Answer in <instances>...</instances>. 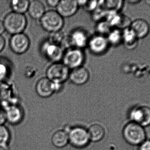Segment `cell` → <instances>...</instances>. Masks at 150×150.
<instances>
[{
	"label": "cell",
	"instance_id": "obj_28",
	"mask_svg": "<svg viewBox=\"0 0 150 150\" xmlns=\"http://www.w3.org/2000/svg\"><path fill=\"white\" fill-rule=\"evenodd\" d=\"M59 0H47L46 1L47 4L51 8H57L59 4Z\"/></svg>",
	"mask_w": 150,
	"mask_h": 150
},
{
	"label": "cell",
	"instance_id": "obj_29",
	"mask_svg": "<svg viewBox=\"0 0 150 150\" xmlns=\"http://www.w3.org/2000/svg\"><path fill=\"white\" fill-rule=\"evenodd\" d=\"M7 120L5 112L0 110V126L3 125V123Z\"/></svg>",
	"mask_w": 150,
	"mask_h": 150
},
{
	"label": "cell",
	"instance_id": "obj_7",
	"mask_svg": "<svg viewBox=\"0 0 150 150\" xmlns=\"http://www.w3.org/2000/svg\"><path fill=\"white\" fill-rule=\"evenodd\" d=\"M68 135L69 143L78 149L86 147L91 141L88 130L83 127H75L70 129Z\"/></svg>",
	"mask_w": 150,
	"mask_h": 150
},
{
	"label": "cell",
	"instance_id": "obj_27",
	"mask_svg": "<svg viewBox=\"0 0 150 150\" xmlns=\"http://www.w3.org/2000/svg\"><path fill=\"white\" fill-rule=\"evenodd\" d=\"M138 150H150V140L146 139L139 146Z\"/></svg>",
	"mask_w": 150,
	"mask_h": 150
},
{
	"label": "cell",
	"instance_id": "obj_4",
	"mask_svg": "<svg viewBox=\"0 0 150 150\" xmlns=\"http://www.w3.org/2000/svg\"><path fill=\"white\" fill-rule=\"evenodd\" d=\"M70 70L63 63H54L46 71V77L54 83L63 84L69 79Z\"/></svg>",
	"mask_w": 150,
	"mask_h": 150
},
{
	"label": "cell",
	"instance_id": "obj_15",
	"mask_svg": "<svg viewBox=\"0 0 150 150\" xmlns=\"http://www.w3.org/2000/svg\"><path fill=\"white\" fill-rule=\"evenodd\" d=\"M130 29L138 39L143 38L148 36L150 31L149 23L142 18H138L131 22Z\"/></svg>",
	"mask_w": 150,
	"mask_h": 150
},
{
	"label": "cell",
	"instance_id": "obj_3",
	"mask_svg": "<svg viewBox=\"0 0 150 150\" xmlns=\"http://www.w3.org/2000/svg\"><path fill=\"white\" fill-rule=\"evenodd\" d=\"M27 23L26 17L23 14L12 12L5 16L3 23L5 30L14 35L23 33Z\"/></svg>",
	"mask_w": 150,
	"mask_h": 150
},
{
	"label": "cell",
	"instance_id": "obj_14",
	"mask_svg": "<svg viewBox=\"0 0 150 150\" xmlns=\"http://www.w3.org/2000/svg\"><path fill=\"white\" fill-rule=\"evenodd\" d=\"M35 90L38 95L42 98H48L54 92V83L47 77L40 78L36 85Z\"/></svg>",
	"mask_w": 150,
	"mask_h": 150
},
{
	"label": "cell",
	"instance_id": "obj_1",
	"mask_svg": "<svg viewBox=\"0 0 150 150\" xmlns=\"http://www.w3.org/2000/svg\"><path fill=\"white\" fill-rule=\"evenodd\" d=\"M122 135L128 143L134 146H139L146 140L144 127L132 122L125 125L122 130Z\"/></svg>",
	"mask_w": 150,
	"mask_h": 150
},
{
	"label": "cell",
	"instance_id": "obj_23",
	"mask_svg": "<svg viewBox=\"0 0 150 150\" xmlns=\"http://www.w3.org/2000/svg\"><path fill=\"white\" fill-rule=\"evenodd\" d=\"M30 1L27 0H14L11 2V6L14 12L23 14L28 11Z\"/></svg>",
	"mask_w": 150,
	"mask_h": 150
},
{
	"label": "cell",
	"instance_id": "obj_6",
	"mask_svg": "<svg viewBox=\"0 0 150 150\" xmlns=\"http://www.w3.org/2000/svg\"><path fill=\"white\" fill-rule=\"evenodd\" d=\"M64 51L62 48L49 39L43 41L40 47V53L43 56L52 63L59 62L62 60Z\"/></svg>",
	"mask_w": 150,
	"mask_h": 150
},
{
	"label": "cell",
	"instance_id": "obj_17",
	"mask_svg": "<svg viewBox=\"0 0 150 150\" xmlns=\"http://www.w3.org/2000/svg\"><path fill=\"white\" fill-rule=\"evenodd\" d=\"M6 119L11 124H18L21 122L23 117L22 109L17 106H11L5 111Z\"/></svg>",
	"mask_w": 150,
	"mask_h": 150
},
{
	"label": "cell",
	"instance_id": "obj_5",
	"mask_svg": "<svg viewBox=\"0 0 150 150\" xmlns=\"http://www.w3.org/2000/svg\"><path fill=\"white\" fill-rule=\"evenodd\" d=\"M85 58L83 49L70 47L64 51L62 62L71 70L83 66Z\"/></svg>",
	"mask_w": 150,
	"mask_h": 150
},
{
	"label": "cell",
	"instance_id": "obj_9",
	"mask_svg": "<svg viewBox=\"0 0 150 150\" xmlns=\"http://www.w3.org/2000/svg\"><path fill=\"white\" fill-rule=\"evenodd\" d=\"M88 32L82 28H76L68 35L69 42L70 47L83 49L87 47L89 39Z\"/></svg>",
	"mask_w": 150,
	"mask_h": 150
},
{
	"label": "cell",
	"instance_id": "obj_24",
	"mask_svg": "<svg viewBox=\"0 0 150 150\" xmlns=\"http://www.w3.org/2000/svg\"><path fill=\"white\" fill-rule=\"evenodd\" d=\"M112 26L105 20L97 22L95 26V30L97 34H100L103 36H107L111 30Z\"/></svg>",
	"mask_w": 150,
	"mask_h": 150
},
{
	"label": "cell",
	"instance_id": "obj_11",
	"mask_svg": "<svg viewBox=\"0 0 150 150\" xmlns=\"http://www.w3.org/2000/svg\"><path fill=\"white\" fill-rule=\"evenodd\" d=\"M10 45L11 50L16 53H24L30 47V39L23 33L14 34L11 38Z\"/></svg>",
	"mask_w": 150,
	"mask_h": 150
},
{
	"label": "cell",
	"instance_id": "obj_26",
	"mask_svg": "<svg viewBox=\"0 0 150 150\" xmlns=\"http://www.w3.org/2000/svg\"><path fill=\"white\" fill-rule=\"evenodd\" d=\"M79 7L81 6L86 11L92 12L99 6V1H77Z\"/></svg>",
	"mask_w": 150,
	"mask_h": 150
},
{
	"label": "cell",
	"instance_id": "obj_21",
	"mask_svg": "<svg viewBox=\"0 0 150 150\" xmlns=\"http://www.w3.org/2000/svg\"><path fill=\"white\" fill-rule=\"evenodd\" d=\"M122 1H99V6L107 11L117 12L122 7Z\"/></svg>",
	"mask_w": 150,
	"mask_h": 150
},
{
	"label": "cell",
	"instance_id": "obj_8",
	"mask_svg": "<svg viewBox=\"0 0 150 150\" xmlns=\"http://www.w3.org/2000/svg\"><path fill=\"white\" fill-rule=\"evenodd\" d=\"M109 46L106 36L96 33L90 37L87 47L93 54L100 55L106 53Z\"/></svg>",
	"mask_w": 150,
	"mask_h": 150
},
{
	"label": "cell",
	"instance_id": "obj_18",
	"mask_svg": "<svg viewBox=\"0 0 150 150\" xmlns=\"http://www.w3.org/2000/svg\"><path fill=\"white\" fill-rule=\"evenodd\" d=\"M52 142L54 147L63 148L69 143L68 133L65 130H60L55 132L52 137Z\"/></svg>",
	"mask_w": 150,
	"mask_h": 150
},
{
	"label": "cell",
	"instance_id": "obj_31",
	"mask_svg": "<svg viewBox=\"0 0 150 150\" xmlns=\"http://www.w3.org/2000/svg\"><path fill=\"white\" fill-rule=\"evenodd\" d=\"M4 30H5V28H4L3 23L0 20V35L4 32Z\"/></svg>",
	"mask_w": 150,
	"mask_h": 150
},
{
	"label": "cell",
	"instance_id": "obj_16",
	"mask_svg": "<svg viewBox=\"0 0 150 150\" xmlns=\"http://www.w3.org/2000/svg\"><path fill=\"white\" fill-rule=\"evenodd\" d=\"M46 11L45 7L41 1L34 0L30 2L28 13L33 19L39 20Z\"/></svg>",
	"mask_w": 150,
	"mask_h": 150
},
{
	"label": "cell",
	"instance_id": "obj_30",
	"mask_svg": "<svg viewBox=\"0 0 150 150\" xmlns=\"http://www.w3.org/2000/svg\"><path fill=\"white\" fill-rule=\"evenodd\" d=\"M5 40L2 36L0 35V52L3 50L5 46Z\"/></svg>",
	"mask_w": 150,
	"mask_h": 150
},
{
	"label": "cell",
	"instance_id": "obj_33",
	"mask_svg": "<svg viewBox=\"0 0 150 150\" xmlns=\"http://www.w3.org/2000/svg\"><path fill=\"white\" fill-rule=\"evenodd\" d=\"M0 150H5L4 148H1V147H0Z\"/></svg>",
	"mask_w": 150,
	"mask_h": 150
},
{
	"label": "cell",
	"instance_id": "obj_10",
	"mask_svg": "<svg viewBox=\"0 0 150 150\" xmlns=\"http://www.w3.org/2000/svg\"><path fill=\"white\" fill-rule=\"evenodd\" d=\"M129 116L131 122L144 127L150 125V107H149L144 106L134 107L130 111Z\"/></svg>",
	"mask_w": 150,
	"mask_h": 150
},
{
	"label": "cell",
	"instance_id": "obj_25",
	"mask_svg": "<svg viewBox=\"0 0 150 150\" xmlns=\"http://www.w3.org/2000/svg\"><path fill=\"white\" fill-rule=\"evenodd\" d=\"M10 139L9 131L5 126H0V147L4 148Z\"/></svg>",
	"mask_w": 150,
	"mask_h": 150
},
{
	"label": "cell",
	"instance_id": "obj_19",
	"mask_svg": "<svg viewBox=\"0 0 150 150\" xmlns=\"http://www.w3.org/2000/svg\"><path fill=\"white\" fill-rule=\"evenodd\" d=\"M90 140L94 142H97L102 140L105 134V129L100 124L92 125L88 130Z\"/></svg>",
	"mask_w": 150,
	"mask_h": 150
},
{
	"label": "cell",
	"instance_id": "obj_12",
	"mask_svg": "<svg viewBox=\"0 0 150 150\" xmlns=\"http://www.w3.org/2000/svg\"><path fill=\"white\" fill-rule=\"evenodd\" d=\"M79 8L77 1L61 0L56 8V11L63 18H69L76 14Z\"/></svg>",
	"mask_w": 150,
	"mask_h": 150
},
{
	"label": "cell",
	"instance_id": "obj_32",
	"mask_svg": "<svg viewBox=\"0 0 150 150\" xmlns=\"http://www.w3.org/2000/svg\"><path fill=\"white\" fill-rule=\"evenodd\" d=\"M146 2L148 4H150V1H146Z\"/></svg>",
	"mask_w": 150,
	"mask_h": 150
},
{
	"label": "cell",
	"instance_id": "obj_20",
	"mask_svg": "<svg viewBox=\"0 0 150 150\" xmlns=\"http://www.w3.org/2000/svg\"><path fill=\"white\" fill-rule=\"evenodd\" d=\"M138 39L131 29H124L122 32V41L127 48H134L137 45Z\"/></svg>",
	"mask_w": 150,
	"mask_h": 150
},
{
	"label": "cell",
	"instance_id": "obj_13",
	"mask_svg": "<svg viewBox=\"0 0 150 150\" xmlns=\"http://www.w3.org/2000/svg\"><path fill=\"white\" fill-rule=\"evenodd\" d=\"M89 70L83 66L71 70L69 77L70 82L76 85H82L86 84L90 79Z\"/></svg>",
	"mask_w": 150,
	"mask_h": 150
},
{
	"label": "cell",
	"instance_id": "obj_22",
	"mask_svg": "<svg viewBox=\"0 0 150 150\" xmlns=\"http://www.w3.org/2000/svg\"><path fill=\"white\" fill-rule=\"evenodd\" d=\"M110 45L117 46L122 41V32L120 29H112L106 36Z\"/></svg>",
	"mask_w": 150,
	"mask_h": 150
},
{
	"label": "cell",
	"instance_id": "obj_2",
	"mask_svg": "<svg viewBox=\"0 0 150 150\" xmlns=\"http://www.w3.org/2000/svg\"><path fill=\"white\" fill-rule=\"evenodd\" d=\"M39 21L42 28L51 33L61 31L65 23L64 18L53 10L46 11Z\"/></svg>",
	"mask_w": 150,
	"mask_h": 150
}]
</instances>
